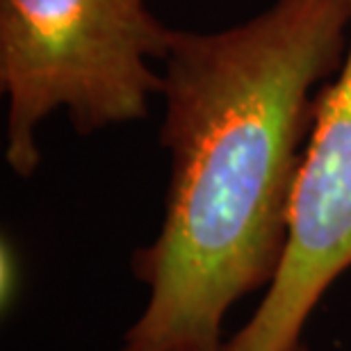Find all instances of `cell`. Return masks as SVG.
I'll list each match as a JSON object with an SVG mask.
<instances>
[{
	"label": "cell",
	"instance_id": "3",
	"mask_svg": "<svg viewBox=\"0 0 351 351\" xmlns=\"http://www.w3.org/2000/svg\"><path fill=\"white\" fill-rule=\"evenodd\" d=\"M349 267L351 41L338 75L319 89L278 274L223 351H294L315 306Z\"/></svg>",
	"mask_w": 351,
	"mask_h": 351
},
{
	"label": "cell",
	"instance_id": "1",
	"mask_svg": "<svg viewBox=\"0 0 351 351\" xmlns=\"http://www.w3.org/2000/svg\"><path fill=\"white\" fill-rule=\"evenodd\" d=\"M349 41L351 0H274L223 30L171 32L165 219L132 254L149 301L123 351H223L228 308L271 285L319 89Z\"/></svg>",
	"mask_w": 351,
	"mask_h": 351
},
{
	"label": "cell",
	"instance_id": "5",
	"mask_svg": "<svg viewBox=\"0 0 351 351\" xmlns=\"http://www.w3.org/2000/svg\"><path fill=\"white\" fill-rule=\"evenodd\" d=\"M294 351H308V349H306L304 345H299V347H297V349H294Z\"/></svg>",
	"mask_w": 351,
	"mask_h": 351
},
{
	"label": "cell",
	"instance_id": "2",
	"mask_svg": "<svg viewBox=\"0 0 351 351\" xmlns=\"http://www.w3.org/2000/svg\"><path fill=\"white\" fill-rule=\"evenodd\" d=\"M146 0H0L5 160L21 178L41 165L37 128L64 110L78 135L142 121L162 94L171 44Z\"/></svg>",
	"mask_w": 351,
	"mask_h": 351
},
{
	"label": "cell",
	"instance_id": "4",
	"mask_svg": "<svg viewBox=\"0 0 351 351\" xmlns=\"http://www.w3.org/2000/svg\"><path fill=\"white\" fill-rule=\"evenodd\" d=\"M14 280H16V256H14V249L3 242V299L7 304V299L14 294Z\"/></svg>",
	"mask_w": 351,
	"mask_h": 351
}]
</instances>
